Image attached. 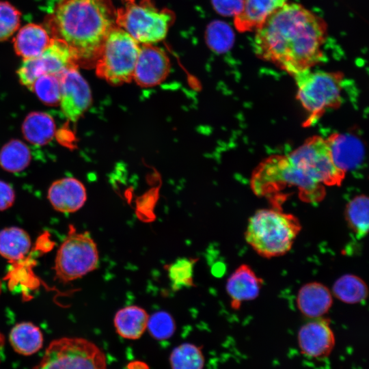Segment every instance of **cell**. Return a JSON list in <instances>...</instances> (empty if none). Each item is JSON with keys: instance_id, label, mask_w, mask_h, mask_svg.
Segmentation results:
<instances>
[{"instance_id": "1", "label": "cell", "mask_w": 369, "mask_h": 369, "mask_svg": "<svg viewBox=\"0 0 369 369\" xmlns=\"http://www.w3.org/2000/svg\"><path fill=\"white\" fill-rule=\"evenodd\" d=\"M254 51L292 76L323 59L325 21L297 3H287L255 30Z\"/></svg>"}, {"instance_id": "2", "label": "cell", "mask_w": 369, "mask_h": 369, "mask_svg": "<svg viewBox=\"0 0 369 369\" xmlns=\"http://www.w3.org/2000/svg\"><path fill=\"white\" fill-rule=\"evenodd\" d=\"M344 176L333 163L326 139L315 136L289 154L266 159L256 169L251 188L262 197L295 187L303 201L315 203L325 197V186L340 185Z\"/></svg>"}, {"instance_id": "3", "label": "cell", "mask_w": 369, "mask_h": 369, "mask_svg": "<svg viewBox=\"0 0 369 369\" xmlns=\"http://www.w3.org/2000/svg\"><path fill=\"white\" fill-rule=\"evenodd\" d=\"M115 20L111 0H61L47 26L52 38L67 44L78 66H93Z\"/></svg>"}, {"instance_id": "4", "label": "cell", "mask_w": 369, "mask_h": 369, "mask_svg": "<svg viewBox=\"0 0 369 369\" xmlns=\"http://www.w3.org/2000/svg\"><path fill=\"white\" fill-rule=\"evenodd\" d=\"M301 228L299 219L293 215L264 208L249 218L245 238L257 254L271 258L288 252Z\"/></svg>"}, {"instance_id": "5", "label": "cell", "mask_w": 369, "mask_h": 369, "mask_svg": "<svg viewBox=\"0 0 369 369\" xmlns=\"http://www.w3.org/2000/svg\"><path fill=\"white\" fill-rule=\"evenodd\" d=\"M175 20L174 12L159 9L152 0L126 2L116 10L115 23L140 44H154L163 40Z\"/></svg>"}, {"instance_id": "6", "label": "cell", "mask_w": 369, "mask_h": 369, "mask_svg": "<svg viewBox=\"0 0 369 369\" xmlns=\"http://www.w3.org/2000/svg\"><path fill=\"white\" fill-rule=\"evenodd\" d=\"M139 49L140 43L130 34L118 26L113 27L94 66L97 76L113 85L131 82Z\"/></svg>"}, {"instance_id": "7", "label": "cell", "mask_w": 369, "mask_h": 369, "mask_svg": "<svg viewBox=\"0 0 369 369\" xmlns=\"http://www.w3.org/2000/svg\"><path fill=\"white\" fill-rule=\"evenodd\" d=\"M292 77L297 87L298 100L310 115V120L340 104L342 73L310 68L297 72Z\"/></svg>"}, {"instance_id": "8", "label": "cell", "mask_w": 369, "mask_h": 369, "mask_svg": "<svg viewBox=\"0 0 369 369\" xmlns=\"http://www.w3.org/2000/svg\"><path fill=\"white\" fill-rule=\"evenodd\" d=\"M98 262V248L90 234L78 232L70 226L55 256L53 269L57 279L66 283L81 278L95 270Z\"/></svg>"}, {"instance_id": "9", "label": "cell", "mask_w": 369, "mask_h": 369, "mask_svg": "<svg viewBox=\"0 0 369 369\" xmlns=\"http://www.w3.org/2000/svg\"><path fill=\"white\" fill-rule=\"evenodd\" d=\"M35 369H107L104 353L93 342L80 338L53 341Z\"/></svg>"}, {"instance_id": "10", "label": "cell", "mask_w": 369, "mask_h": 369, "mask_svg": "<svg viewBox=\"0 0 369 369\" xmlns=\"http://www.w3.org/2000/svg\"><path fill=\"white\" fill-rule=\"evenodd\" d=\"M78 66L67 44L51 38L46 49L38 57L23 59L17 70L20 83L30 91L35 81L45 74H59L66 69Z\"/></svg>"}, {"instance_id": "11", "label": "cell", "mask_w": 369, "mask_h": 369, "mask_svg": "<svg viewBox=\"0 0 369 369\" xmlns=\"http://www.w3.org/2000/svg\"><path fill=\"white\" fill-rule=\"evenodd\" d=\"M61 94L59 105L64 116L77 122L92 104V92L78 66L70 67L59 74Z\"/></svg>"}, {"instance_id": "12", "label": "cell", "mask_w": 369, "mask_h": 369, "mask_svg": "<svg viewBox=\"0 0 369 369\" xmlns=\"http://www.w3.org/2000/svg\"><path fill=\"white\" fill-rule=\"evenodd\" d=\"M171 68L166 53L153 44H141L133 80L141 87L159 85L168 76Z\"/></svg>"}, {"instance_id": "13", "label": "cell", "mask_w": 369, "mask_h": 369, "mask_svg": "<svg viewBox=\"0 0 369 369\" xmlns=\"http://www.w3.org/2000/svg\"><path fill=\"white\" fill-rule=\"evenodd\" d=\"M298 343L301 353L308 357L324 359L328 357L335 345V336L329 321L322 317L312 318L299 330Z\"/></svg>"}, {"instance_id": "14", "label": "cell", "mask_w": 369, "mask_h": 369, "mask_svg": "<svg viewBox=\"0 0 369 369\" xmlns=\"http://www.w3.org/2000/svg\"><path fill=\"white\" fill-rule=\"evenodd\" d=\"M47 197L52 206L64 213H74L83 207L87 199L83 184L73 177L57 180L50 186Z\"/></svg>"}, {"instance_id": "15", "label": "cell", "mask_w": 369, "mask_h": 369, "mask_svg": "<svg viewBox=\"0 0 369 369\" xmlns=\"http://www.w3.org/2000/svg\"><path fill=\"white\" fill-rule=\"evenodd\" d=\"M262 279L247 264L240 265L228 277L226 291L231 306L238 309L243 302L255 299L260 294Z\"/></svg>"}, {"instance_id": "16", "label": "cell", "mask_w": 369, "mask_h": 369, "mask_svg": "<svg viewBox=\"0 0 369 369\" xmlns=\"http://www.w3.org/2000/svg\"><path fill=\"white\" fill-rule=\"evenodd\" d=\"M326 141L331 159L342 172L356 168L364 159V146L355 136L348 134L335 133Z\"/></svg>"}, {"instance_id": "17", "label": "cell", "mask_w": 369, "mask_h": 369, "mask_svg": "<svg viewBox=\"0 0 369 369\" xmlns=\"http://www.w3.org/2000/svg\"><path fill=\"white\" fill-rule=\"evenodd\" d=\"M288 0H243L241 10L234 17L236 27L241 31H255Z\"/></svg>"}, {"instance_id": "18", "label": "cell", "mask_w": 369, "mask_h": 369, "mask_svg": "<svg viewBox=\"0 0 369 369\" xmlns=\"http://www.w3.org/2000/svg\"><path fill=\"white\" fill-rule=\"evenodd\" d=\"M333 303L331 292L321 283H308L299 289L297 303L299 311L306 317H322L331 308Z\"/></svg>"}, {"instance_id": "19", "label": "cell", "mask_w": 369, "mask_h": 369, "mask_svg": "<svg viewBox=\"0 0 369 369\" xmlns=\"http://www.w3.org/2000/svg\"><path fill=\"white\" fill-rule=\"evenodd\" d=\"M51 40L43 27L29 23L20 29L13 39L14 49L23 59L36 57L46 49Z\"/></svg>"}, {"instance_id": "20", "label": "cell", "mask_w": 369, "mask_h": 369, "mask_svg": "<svg viewBox=\"0 0 369 369\" xmlns=\"http://www.w3.org/2000/svg\"><path fill=\"white\" fill-rule=\"evenodd\" d=\"M149 316L147 312L137 305H129L119 310L113 319L116 332L122 338L139 339L147 329Z\"/></svg>"}, {"instance_id": "21", "label": "cell", "mask_w": 369, "mask_h": 369, "mask_svg": "<svg viewBox=\"0 0 369 369\" xmlns=\"http://www.w3.org/2000/svg\"><path fill=\"white\" fill-rule=\"evenodd\" d=\"M22 131L29 142L36 145H45L55 135V124L53 118L47 113L33 111L25 118Z\"/></svg>"}, {"instance_id": "22", "label": "cell", "mask_w": 369, "mask_h": 369, "mask_svg": "<svg viewBox=\"0 0 369 369\" xmlns=\"http://www.w3.org/2000/svg\"><path fill=\"white\" fill-rule=\"evenodd\" d=\"M31 248L29 234L18 227H9L0 231V255L10 262L22 260Z\"/></svg>"}, {"instance_id": "23", "label": "cell", "mask_w": 369, "mask_h": 369, "mask_svg": "<svg viewBox=\"0 0 369 369\" xmlns=\"http://www.w3.org/2000/svg\"><path fill=\"white\" fill-rule=\"evenodd\" d=\"M10 342L16 352L21 355H30L42 347L43 337L37 326L31 323L23 322L16 324L12 329Z\"/></svg>"}, {"instance_id": "24", "label": "cell", "mask_w": 369, "mask_h": 369, "mask_svg": "<svg viewBox=\"0 0 369 369\" xmlns=\"http://www.w3.org/2000/svg\"><path fill=\"white\" fill-rule=\"evenodd\" d=\"M332 292L341 301L354 304L366 299L368 287L364 281L358 276L346 274L334 282Z\"/></svg>"}, {"instance_id": "25", "label": "cell", "mask_w": 369, "mask_h": 369, "mask_svg": "<svg viewBox=\"0 0 369 369\" xmlns=\"http://www.w3.org/2000/svg\"><path fill=\"white\" fill-rule=\"evenodd\" d=\"M31 161V152L22 141L12 139L0 150V165L10 172H18L25 169Z\"/></svg>"}, {"instance_id": "26", "label": "cell", "mask_w": 369, "mask_h": 369, "mask_svg": "<svg viewBox=\"0 0 369 369\" xmlns=\"http://www.w3.org/2000/svg\"><path fill=\"white\" fill-rule=\"evenodd\" d=\"M197 261L198 258L182 257L164 266L173 290L194 286V266Z\"/></svg>"}, {"instance_id": "27", "label": "cell", "mask_w": 369, "mask_h": 369, "mask_svg": "<svg viewBox=\"0 0 369 369\" xmlns=\"http://www.w3.org/2000/svg\"><path fill=\"white\" fill-rule=\"evenodd\" d=\"M346 220L357 238L366 235L368 230V199L366 195L355 197L346 205Z\"/></svg>"}, {"instance_id": "28", "label": "cell", "mask_w": 369, "mask_h": 369, "mask_svg": "<svg viewBox=\"0 0 369 369\" xmlns=\"http://www.w3.org/2000/svg\"><path fill=\"white\" fill-rule=\"evenodd\" d=\"M172 369H203L204 357L200 347L184 343L176 347L170 355Z\"/></svg>"}, {"instance_id": "29", "label": "cell", "mask_w": 369, "mask_h": 369, "mask_svg": "<svg viewBox=\"0 0 369 369\" xmlns=\"http://www.w3.org/2000/svg\"><path fill=\"white\" fill-rule=\"evenodd\" d=\"M31 92L45 105L54 106L59 104L61 83L59 74H45L33 83Z\"/></svg>"}, {"instance_id": "30", "label": "cell", "mask_w": 369, "mask_h": 369, "mask_svg": "<svg viewBox=\"0 0 369 369\" xmlns=\"http://www.w3.org/2000/svg\"><path fill=\"white\" fill-rule=\"evenodd\" d=\"M21 13L8 1H0V42L10 38L19 28Z\"/></svg>"}, {"instance_id": "31", "label": "cell", "mask_w": 369, "mask_h": 369, "mask_svg": "<svg viewBox=\"0 0 369 369\" xmlns=\"http://www.w3.org/2000/svg\"><path fill=\"white\" fill-rule=\"evenodd\" d=\"M147 328L152 337L157 340H164L172 336L176 326L169 314L158 312L149 317Z\"/></svg>"}, {"instance_id": "32", "label": "cell", "mask_w": 369, "mask_h": 369, "mask_svg": "<svg viewBox=\"0 0 369 369\" xmlns=\"http://www.w3.org/2000/svg\"><path fill=\"white\" fill-rule=\"evenodd\" d=\"M207 44L216 51H223L229 46V32L226 27L219 22L210 23L206 30Z\"/></svg>"}, {"instance_id": "33", "label": "cell", "mask_w": 369, "mask_h": 369, "mask_svg": "<svg viewBox=\"0 0 369 369\" xmlns=\"http://www.w3.org/2000/svg\"><path fill=\"white\" fill-rule=\"evenodd\" d=\"M211 2L220 14L235 16L241 10L243 0H211Z\"/></svg>"}, {"instance_id": "34", "label": "cell", "mask_w": 369, "mask_h": 369, "mask_svg": "<svg viewBox=\"0 0 369 369\" xmlns=\"http://www.w3.org/2000/svg\"><path fill=\"white\" fill-rule=\"evenodd\" d=\"M15 200L13 188L7 182L0 180V210L11 207Z\"/></svg>"}, {"instance_id": "35", "label": "cell", "mask_w": 369, "mask_h": 369, "mask_svg": "<svg viewBox=\"0 0 369 369\" xmlns=\"http://www.w3.org/2000/svg\"><path fill=\"white\" fill-rule=\"evenodd\" d=\"M4 338L3 336L0 333V349L1 348L2 346L3 345Z\"/></svg>"}, {"instance_id": "36", "label": "cell", "mask_w": 369, "mask_h": 369, "mask_svg": "<svg viewBox=\"0 0 369 369\" xmlns=\"http://www.w3.org/2000/svg\"><path fill=\"white\" fill-rule=\"evenodd\" d=\"M1 282L0 281V294H1Z\"/></svg>"}, {"instance_id": "37", "label": "cell", "mask_w": 369, "mask_h": 369, "mask_svg": "<svg viewBox=\"0 0 369 369\" xmlns=\"http://www.w3.org/2000/svg\"><path fill=\"white\" fill-rule=\"evenodd\" d=\"M126 2L128 1H133V0H125Z\"/></svg>"}]
</instances>
